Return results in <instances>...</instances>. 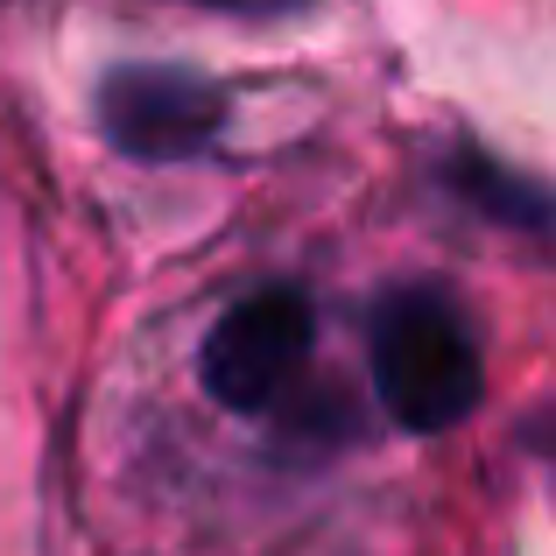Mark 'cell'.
Instances as JSON below:
<instances>
[{
    "label": "cell",
    "instance_id": "cell-1",
    "mask_svg": "<svg viewBox=\"0 0 556 556\" xmlns=\"http://www.w3.org/2000/svg\"><path fill=\"white\" fill-rule=\"evenodd\" d=\"M367 367L388 422L408 437H444L472 422L486 402V353H479L472 317L430 282L380 296L367 331Z\"/></svg>",
    "mask_w": 556,
    "mask_h": 556
},
{
    "label": "cell",
    "instance_id": "cell-2",
    "mask_svg": "<svg viewBox=\"0 0 556 556\" xmlns=\"http://www.w3.org/2000/svg\"><path fill=\"white\" fill-rule=\"evenodd\" d=\"M311 345H317L311 289L261 282V289L232 296L226 311L212 317V331H204V345H198V380L218 408L261 416V408H275L296 388V374L311 367Z\"/></svg>",
    "mask_w": 556,
    "mask_h": 556
},
{
    "label": "cell",
    "instance_id": "cell-3",
    "mask_svg": "<svg viewBox=\"0 0 556 556\" xmlns=\"http://www.w3.org/2000/svg\"><path fill=\"white\" fill-rule=\"evenodd\" d=\"M232 121V92L190 64H121L99 78V135L127 163H198Z\"/></svg>",
    "mask_w": 556,
    "mask_h": 556
},
{
    "label": "cell",
    "instance_id": "cell-4",
    "mask_svg": "<svg viewBox=\"0 0 556 556\" xmlns=\"http://www.w3.org/2000/svg\"><path fill=\"white\" fill-rule=\"evenodd\" d=\"M437 177L444 190L465 204V212L493 218V226H515V232H556V190L521 177L515 163H501V155H479V149H458L437 163Z\"/></svg>",
    "mask_w": 556,
    "mask_h": 556
},
{
    "label": "cell",
    "instance_id": "cell-5",
    "mask_svg": "<svg viewBox=\"0 0 556 556\" xmlns=\"http://www.w3.org/2000/svg\"><path fill=\"white\" fill-rule=\"evenodd\" d=\"M190 8H212V14H247V22H268V14H296L311 0H190Z\"/></svg>",
    "mask_w": 556,
    "mask_h": 556
},
{
    "label": "cell",
    "instance_id": "cell-6",
    "mask_svg": "<svg viewBox=\"0 0 556 556\" xmlns=\"http://www.w3.org/2000/svg\"><path fill=\"white\" fill-rule=\"evenodd\" d=\"M529 444H543V451H556V422H529Z\"/></svg>",
    "mask_w": 556,
    "mask_h": 556
}]
</instances>
